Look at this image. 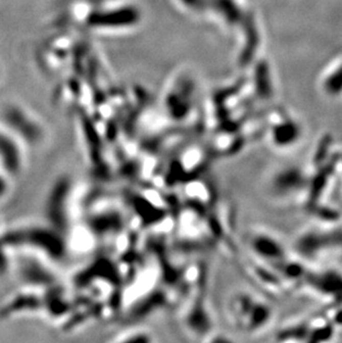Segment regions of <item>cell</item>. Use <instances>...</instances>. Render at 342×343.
<instances>
[{
  "label": "cell",
  "mask_w": 342,
  "mask_h": 343,
  "mask_svg": "<svg viewBox=\"0 0 342 343\" xmlns=\"http://www.w3.org/2000/svg\"><path fill=\"white\" fill-rule=\"evenodd\" d=\"M118 342H151L154 341V336L149 331L144 329H132L128 332H125L115 339Z\"/></svg>",
  "instance_id": "6da1fadb"
}]
</instances>
